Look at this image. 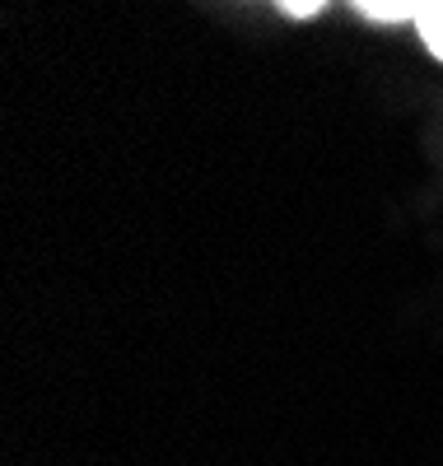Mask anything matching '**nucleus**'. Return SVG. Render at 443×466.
<instances>
[{
	"mask_svg": "<svg viewBox=\"0 0 443 466\" xmlns=\"http://www.w3.org/2000/svg\"><path fill=\"white\" fill-rule=\"evenodd\" d=\"M359 15H369L378 24H401V19H416L420 0H350Z\"/></svg>",
	"mask_w": 443,
	"mask_h": 466,
	"instance_id": "obj_1",
	"label": "nucleus"
},
{
	"mask_svg": "<svg viewBox=\"0 0 443 466\" xmlns=\"http://www.w3.org/2000/svg\"><path fill=\"white\" fill-rule=\"evenodd\" d=\"M280 10H285L290 19H308V15H317L322 5H327V0H275Z\"/></svg>",
	"mask_w": 443,
	"mask_h": 466,
	"instance_id": "obj_3",
	"label": "nucleus"
},
{
	"mask_svg": "<svg viewBox=\"0 0 443 466\" xmlns=\"http://www.w3.org/2000/svg\"><path fill=\"white\" fill-rule=\"evenodd\" d=\"M416 28H420V37H425V47L443 61V0H420Z\"/></svg>",
	"mask_w": 443,
	"mask_h": 466,
	"instance_id": "obj_2",
	"label": "nucleus"
}]
</instances>
